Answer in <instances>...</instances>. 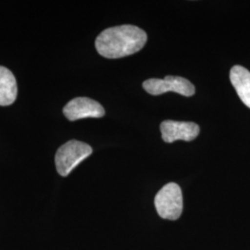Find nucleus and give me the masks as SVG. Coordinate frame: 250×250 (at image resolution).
<instances>
[{"label":"nucleus","mask_w":250,"mask_h":250,"mask_svg":"<svg viewBox=\"0 0 250 250\" xmlns=\"http://www.w3.org/2000/svg\"><path fill=\"white\" fill-rule=\"evenodd\" d=\"M230 80L242 102L250 108V72L235 65L230 71Z\"/></svg>","instance_id":"obj_7"},{"label":"nucleus","mask_w":250,"mask_h":250,"mask_svg":"<svg viewBox=\"0 0 250 250\" xmlns=\"http://www.w3.org/2000/svg\"><path fill=\"white\" fill-rule=\"evenodd\" d=\"M63 113L69 121L73 122L84 118H101L105 115V109L96 100L76 98L64 107Z\"/></svg>","instance_id":"obj_6"},{"label":"nucleus","mask_w":250,"mask_h":250,"mask_svg":"<svg viewBox=\"0 0 250 250\" xmlns=\"http://www.w3.org/2000/svg\"><path fill=\"white\" fill-rule=\"evenodd\" d=\"M17 83L9 69L0 66V106H9L17 98Z\"/></svg>","instance_id":"obj_8"},{"label":"nucleus","mask_w":250,"mask_h":250,"mask_svg":"<svg viewBox=\"0 0 250 250\" xmlns=\"http://www.w3.org/2000/svg\"><path fill=\"white\" fill-rule=\"evenodd\" d=\"M144 89L153 96H159L169 91L185 97L195 95V86L188 79L180 76H166L164 79L152 78L143 83Z\"/></svg>","instance_id":"obj_4"},{"label":"nucleus","mask_w":250,"mask_h":250,"mask_svg":"<svg viewBox=\"0 0 250 250\" xmlns=\"http://www.w3.org/2000/svg\"><path fill=\"white\" fill-rule=\"evenodd\" d=\"M162 140L166 143H172L176 140L193 141L200 132V127L192 122L164 121L161 125Z\"/></svg>","instance_id":"obj_5"},{"label":"nucleus","mask_w":250,"mask_h":250,"mask_svg":"<svg viewBox=\"0 0 250 250\" xmlns=\"http://www.w3.org/2000/svg\"><path fill=\"white\" fill-rule=\"evenodd\" d=\"M93 149L87 144L71 140L62 146L56 153L55 163L62 176H68L78 164L88 158Z\"/></svg>","instance_id":"obj_2"},{"label":"nucleus","mask_w":250,"mask_h":250,"mask_svg":"<svg viewBox=\"0 0 250 250\" xmlns=\"http://www.w3.org/2000/svg\"><path fill=\"white\" fill-rule=\"evenodd\" d=\"M146 40L144 30L125 24L104 30L96 39V48L104 58L120 59L140 51Z\"/></svg>","instance_id":"obj_1"},{"label":"nucleus","mask_w":250,"mask_h":250,"mask_svg":"<svg viewBox=\"0 0 250 250\" xmlns=\"http://www.w3.org/2000/svg\"><path fill=\"white\" fill-rule=\"evenodd\" d=\"M157 212L162 219L175 221L183 212V194L177 184L169 183L155 197Z\"/></svg>","instance_id":"obj_3"}]
</instances>
